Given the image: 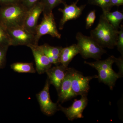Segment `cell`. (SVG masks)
<instances>
[{"mask_svg": "<svg viewBox=\"0 0 123 123\" xmlns=\"http://www.w3.org/2000/svg\"><path fill=\"white\" fill-rule=\"evenodd\" d=\"M119 30L108 22L103 13L97 27L90 31V36L103 48L112 49L116 46Z\"/></svg>", "mask_w": 123, "mask_h": 123, "instance_id": "6da1fadb", "label": "cell"}, {"mask_svg": "<svg viewBox=\"0 0 123 123\" xmlns=\"http://www.w3.org/2000/svg\"><path fill=\"white\" fill-rule=\"evenodd\" d=\"M28 10L21 2L1 6L0 23L6 29L23 26Z\"/></svg>", "mask_w": 123, "mask_h": 123, "instance_id": "7a4b0ae2", "label": "cell"}, {"mask_svg": "<svg viewBox=\"0 0 123 123\" xmlns=\"http://www.w3.org/2000/svg\"><path fill=\"white\" fill-rule=\"evenodd\" d=\"M115 57L111 56L104 60H96L94 62L85 61V63L94 68L98 71V78L100 82L107 85L110 89H113L117 80L120 78L118 73L113 70L112 65L115 62Z\"/></svg>", "mask_w": 123, "mask_h": 123, "instance_id": "3957f363", "label": "cell"}, {"mask_svg": "<svg viewBox=\"0 0 123 123\" xmlns=\"http://www.w3.org/2000/svg\"><path fill=\"white\" fill-rule=\"evenodd\" d=\"M76 38L79 54L84 59L92 58L98 60L101 59L102 55L106 52V50L90 36H86L79 32L76 34Z\"/></svg>", "mask_w": 123, "mask_h": 123, "instance_id": "277c9868", "label": "cell"}, {"mask_svg": "<svg viewBox=\"0 0 123 123\" xmlns=\"http://www.w3.org/2000/svg\"><path fill=\"white\" fill-rule=\"evenodd\" d=\"M49 35L53 37L61 38L58 31L53 13L43 14L42 21L36 27L35 34L36 43L38 45L40 39L43 35Z\"/></svg>", "mask_w": 123, "mask_h": 123, "instance_id": "5b68a950", "label": "cell"}, {"mask_svg": "<svg viewBox=\"0 0 123 123\" xmlns=\"http://www.w3.org/2000/svg\"><path fill=\"white\" fill-rule=\"evenodd\" d=\"M11 42V46L37 45L35 35L26 30L23 26L15 27L6 29Z\"/></svg>", "mask_w": 123, "mask_h": 123, "instance_id": "8992f818", "label": "cell"}, {"mask_svg": "<svg viewBox=\"0 0 123 123\" xmlns=\"http://www.w3.org/2000/svg\"><path fill=\"white\" fill-rule=\"evenodd\" d=\"M50 84L47 79L43 89L36 94V98L39 104L40 109L43 114L50 116L59 111L58 103L52 101L49 94Z\"/></svg>", "mask_w": 123, "mask_h": 123, "instance_id": "52a82bcc", "label": "cell"}, {"mask_svg": "<svg viewBox=\"0 0 123 123\" xmlns=\"http://www.w3.org/2000/svg\"><path fill=\"white\" fill-rule=\"evenodd\" d=\"M72 88L75 94L77 95H87L90 90L91 80L98 78V76H85L81 72L72 68Z\"/></svg>", "mask_w": 123, "mask_h": 123, "instance_id": "ba28073f", "label": "cell"}, {"mask_svg": "<svg viewBox=\"0 0 123 123\" xmlns=\"http://www.w3.org/2000/svg\"><path fill=\"white\" fill-rule=\"evenodd\" d=\"M80 99L74 101L72 105L68 107H65L58 105L59 111L63 112L68 120L72 121L75 119L84 117L83 112L88 104L87 95L81 96Z\"/></svg>", "mask_w": 123, "mask_h": 123, "instance_id": "9c48e42d", "label": "cell"}, {"mask_svg": "<svg viewBox=\"0 0 123 123\" xmlns=\"http://www.w3.org/2000/svg\"><path fill=\"white\" fill-rule=\"evenodd\" d=\"M79 0H77L76 2L68 5L64 3L63 8H59V11L62 13V16L59 24V29L62 30L65 24L70 20H75L78 18L81 15L82 11L85 8L86 5L78 6L77 4Z\"/></svg>", "mask_w": 123, "mask_h": 123, "instance_id": "30bf717a", "label": "cell"}, {"mask_svg": "<svg viewBox=\"0 0 123 123\" xmlns=\"http://www.w3.org/2000/svg\"><path fill=\"white\" fill-rule=\"evenodd\" d=\"M28 47L32 51L35 61L36 70L37 72L39 74L46 73L51 67L52 64L49 61L40 46L32 44Z\"/></svg>", "mask_w": 123, "mask_h": 123, "instance_id": "8fae6325", "label": "cell"}, {"mask_svg": "<svg viewBox=\"0 0 123 123\" xmlns=\"http://www.w3.org/2000/svg\"><path fill=\"white\" fill-rule=\"evenodd\" d=\"M43 10V5L39 1L28 10L24 20L23 27L29 32L35 34L38 20Z\"/></svg>", "mask_w": 123, "mask_h": 123, "instance_id": "7c38bea8", "label": "cell"}, {"mask_svg": "<svg viewBox=\"0 0 123 123\" xmlns=\"http://www.w3.org/2000/svg\"><path fill=\"white\" fill-rule=\"evenodd\" d=\"M72 68H68V73L62 82L58 92L57 103H63L77 97L73 90L72 85Z\"/></svg>", "mask_w": 123, "mask_h": 123, "instance_id": "4fadbf2b", "label": "cell"}, {"mask_svg": "<svg viewBox=\"0 0 123 123\" xmlns=\"http://www.w3.org/2000/svg\"><path fill=\"white\" fill-rule=\"evenodd\" d=\"M68 68L62 65L51 67L46 72L50 85H53L58 92L64 78L68 73Z\"/></svg>", "mask_w": 123, "mask_h": 123, "instance_id": "5bb4252c", "label": "cell"}, {"mask_svg": "<svg viewBox=\"0 0 123 123\" xmlns=\"http://www.w3.org/2000/svg\"><path fill=\"white\" fill-rule=\"evenodd\" d=\"M79 48L76 44H72L71 46L63 48L60 55V64L65 67H68L74 57L79 54Z\"/></svg>", "mask_w": 123, "mask_h": 123, "instance_id": "9a60e30c", "label": "cell"}, {"mask_svg": "<svg viewBox=\"0 0 123 123\" xmlns=\"http://www.w3.org/2000/svg\"><path fill=\"white\" fill-rule=\"evenodd\" d=\"M108 22L114 28L118 30L120 24L123 20V14L118 10L111 12L110 11L103 12Z\"/></svg>", "mask_w": 123, "mask_h": 123, "instance_id": "2e32d148", "label": "cell"}, {"mask_svg": "<svg viewBox=\"0 0 123 123\" xmlns=\"http://www.w3.org/2000/svg\"><path fill=\"white\" fill-rule=\"evenodd\" d=\"M10 67L14 72L18 73H35L36 72L32 63L16 62L11 64Z\"/></svg>", "mask_w": 123, "mask_h": 123, "instance_id": "e0dca14e", "label": "cell"}, {"mask_svg": "<svg viewBox=\"0 0 123 123\" xmlns=\"http://www.w3.org/2000/svg\"><path fill=\"white\" fill-rule=\"evenodd\" d=\"M65 0H40L43 5V14H48L52 12L53 9L61 4L65 3Z\"/></svg>", "mask_w": 123, "mask_h": 123, "instance_id": "ac0fdd59", "label": "cell"}, {"mask_svg": "<svg viewBox=\"0 0 123 123\" xmlns=\"http://www.w3.org/2000/svg\"><path fill=\"white\" fill-rule=\"evenodd\" d=\"M0 45L11 46L10 39L7 30L0 23Z\"/></svg>", "mask_w": 123, "mask_h": 123, "instance_id": "d6986e66", "label": "cell"}, {"mask_svg": "<svg viewBox=\"0 0 123 123\" xmlns=\"http://www.w3.org/2000/svg\"><path fill=\"white\" fill-rule=\"evenodd\" d=\"M43 46L49 51L55 57V60L58 65H59L60 55L63 48L62 47H54L50 46L49 44H44Z\"/></svg>", "mask_w": 123, "mask_h": 123, "instance_id": "ffe728a7", "label": "cell"}, {"mask_svg": "<svg viewBox=\"0 0 123 123\" xmlns=\"http://www.w3.org/2000/svg\"><path fill=\"white\" fill-rule=\"evenodd\" d=\"M9 46L0 45V69L4 68L6 62V55Z\"/></svg>", "mask_w": 123, "mask_h": 123, "instance_id": "44dd1931", "label": "cell"}, {"mask_svg": "<svg viewBox=\"0 0 123 123\" xmlns=\"http://www.w3.org/2000/svg\"><path fill=\"white\" fill-rule=\"evenodd\" d=\"M116 46L119 51L121 53V56H123V26L120 25L118 35Z\"/></svg>", "mask_w": 123, "mask_h": 123, "instance_id": "7402d4cb", "label": "cell"}, {"mask_svg": "<svg viewBox=\"0 0 123 123\" xmlns=\"http://www.w3.org/2000/svg\"><path fill=\"white\" fill-rule=\"evenodd\" d=\"M96 18V13L95 10L91 11L86 18V29H90L94 23Z\"/></svg>", "mask_w": 123, "mask_h": 123, "instance_id": "603a6c76", "label": "cell"}, {"mask_svg": "<svg viewBox=\"0 0 123 123\" xmlns=\"http://www.w3.org/2000/svg\"><path fill=\"white\" fill-rule=\"evenodd\" d=\"M118 67L119 70L118 74L120 76V78L123 77V56H121L119 58L115 57V62Z\"/></svg>", "mask_w": 123, "mask_h": 123, "instance_id": "cb8c5ba5", "label": "cell"}, {"mask_svg": "<svg viewBox=\"0 0 123 123\" xmlns=\"http://www.w3.org/2000/svg\"><path fill=\"white\" fill-rule=\"evenodd\" d=\"M112 6L111 4L110 0H102L100 7L102 8L103 12L110 11Z\"/></svg>", "mask_w": 123, "mask_h": 123, "instance_id": "d4e9b609", "label": "cell"}, {"mask_svg": "<svg viewBox=\"0 0 123 123\" xmlns=\"http://www.w3.org/2000/svg\"><path fill=\"white\" fill-rule=\"evenodd\" d=\"M40 0H21V3L28 10L36 4Z\"/></svg>", "mask_w": 123, "mask_h": 123, "instance_id": "484cf974", "label": "cell"}, {"mask_svg": "<svg viewBox=\"0 0 123 123\" xmlns=\"http://www.w3.org/2000/svg\"><path fill=\"white\" fill-rule=\"evenodd\" d=\"M21 0H0V5L10 4L13 3L21 2Z\"/></svg>", "mask_w": 123, "mask_h": 123, "instance_id": "4316f807", "label": "cell"}, {"mask_svg": "<svg viewBox=\"0 0 123 123\" xmlns=\"http://www.w3.org/2000/svg\"><path fill=\"white\" fill-rule=\"evenodd\" d=\"M112 6H119L123 5V0H110Z\"/></svg>", "mask_w": 123, "mask_h": 123, "instance_id": "83f0119b", "label": "cell"}, {"mask_svg": "<svg viewBox=\"0 0 123 123\" xmlns=\"http://www.w3.org/2000/svg\"><path fill=\"white\" fill-rule=\"evenodd\" d=\"M102 0H89V3L91 4L100 7Z\"/></svg>", "mask_w": 123, "mask_h": 123, "instance_id": "f1b7e54d", "label": "cell"}]
</instances>
